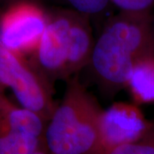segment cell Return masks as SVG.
Here are the masks:
<instances>
[{
    "mask_svg": "<svg viewBox=\"0 0 154 154\" xmlns=\"http://www.w3.org/2000/svg\"><path fill=\"white\" fill-rule=\"evenodd\" d=\"M126 88L134 104H154V55L148 56L135 64Z\"/></svg>",
    "mask_w": 154,
    "mask_h": 154,
    "instance_id": "obj_8",
    "label": "cell"
},
{
    "mask_svg": "<svg viewBox=\"0 0 154 154\" xmlns=\"http://www.w3.org/2000/svg\"><path fill=\"white\" fill-rule=\"evenodd\" d=\"M34 1H35V0H34Z\"/></svg>",
    "mask_w": 154,
    "mask_h": 154,
    "instance_id": "obj_13",
    "label": "cell"
},
{
    "mask_svg": "<svg viewBox=\"0 0 154 154\" xmlns=\"http://www.w3.org/2000/svg\"><path fill=\"white\" fill-rule=\"evenodd\" d=\"M94 40L90 17L75 10L48 11V21L30 60L51 83L88 66Z\"/></svg>",
    "mask_w": 154,
    "mask_h": 154,
    "instance_id": "obj_2",
    "label": "cell"
},
{
    "mask_svg": "<svg viewBox=\"0 0 154 154\" xmlns=\"http://www.w3.org/2000/svg\"><path fill=\"white\" fill-rule=\"evenodd\" d=\"M0 84L11 88L21 106L38 115L46 123L57 108L54 88L27 57L0 44Z\"/></svg>",
    "mask_w": 154,
    "mask_h": 154,
    "instance_id": "obj_4",
    "label": "cell"
},
{
    "mask_svg": "<svg viewBox=\"0 0 154 154\" xmlns=\"http://www.w3.org/2000/svg\"><path fill=\"white\" fill-rule=\"evenodd\" d=\"M154 55V17L151 13L121 12L105 24L94 41L90 66L105 93L127 87L139 61Z\"/></svg>",
    "mask_w": 154,
    "mask_h": 154,
    "instance_id": "obj_1",
    "label": "cell"
},
{
    "mask_svg": "<svg viewBox=\"0 0 154 154\" xmlns=\"http://www.w3.org/2000/svg\"><path fill=\"white\" fill-rule=\"evenodd\" d=\"M110 3L121 12L131 14L151 13L154 5V0H110Z\"/></svg>",
    "mask_w": 154,
    "mask_h": 154,
    "instance_id": "obj_12",
    "label": "cell"
},
{
    "mask_svg": "<svg viewBox=\"0 0 154 154\" xmlns=\"http://www.w3.org/2000/svg\"><path fill=\"white\" fill-rule=\"evenodd\" d=\"M49 153L44 136L24 132L0 134V154Z\"/></svg>",
    "mask_w": 154,
    "mask_h": 154,
    "instance_id": "obj_9",
    "label": "cell"
},
{
    "mask_svg": "<svg viewBox=\"0 0 154 154\" xmlns=\"http://www.w3.org/2000/svg\"><path fill=\"white\" fill-rule=\"evenodd\" d=\"M46 122L36 113L11 102L0 84V134L24 132L44 136Z\"/></svg>",
    "mask_w": 154,
    "mask_h": 154,
    "instance_id": "obj_7",
    "label": "cell"
},
{
    "mask_svg": "<svg viewBox=\"0 0 154 154\" xmlns=\"http://www.w3.org/2000/svg\"><path fill=\"white\" fill-rule=\"evenodd\" d=\"M103 111L77 75L69 78L63 98L45 129L49 153H102L100 126Z\"/></svg>",
    "mask_w": 154,
    "mask_h": 154,
    "instance_id": "obj_3",
    "label": "cell"
},
{
    "mask_svg": "<svg viewBox=\"0 0 154 154\" xmlns=\"http://www.w3.org/2000/svg\"><path fill=\"white\" fill-rule=\"evenodd\" d=\"M109 154H154V121L136 140L112 149Z\"/></svg>",
    "mask_w": 154,
    "mask_h": 154,
    "instance_id": "obj_10",
    "label": "cell"
},
{
    "mask_svg": "<svg viewBox=\"0 0 154 154\" xmlns=\"http://www.w3.org/2000/svg\"><path fill=\"white\" fill-rule=\"evenodd\" d=\"M151 122L135 104L117 102L110 105L104 110L101 119V154H109L112 149L136 140Z\"/></svg>",
    "mask_w": 154,
    "mask_h": 154,
    "instance_id": "obj_6",
    "label": "cell"
},
{
    "mask_svg": "<svg viewBox=\"0 0 154 154\" xmlns=\"http://www.w3.org/2000/svg\"><path fill=\"white\" fill-rule=\"evenodd\" d=\"M48 21V11L34 0H21L0 17V44L27 57L36 50Z\"/></svg>",
    "mask_w": 154,
    "mask_h": 154,
    "instance_id": "obj_5",
    "label": "cell"
},
{
    "mask_svg": "<svg viewBox=\"0 0 154 154\" xmlns=\"http://www.w3.org/2000/svg\"><path fill=\"white\" fill-rule=\"evenodd\" d=\"M73 10L89 17L102 14L110 5V0H64Z\"/></svg>",
    "mask_w": 154,
    "mask_h": 154,
    "instance_id": "obj_11",
    "label": "cell"
}]
</instances>
